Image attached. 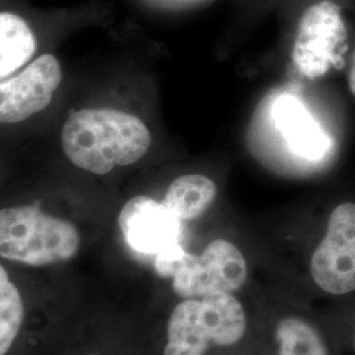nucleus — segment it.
I'll return each mask as SVG.
<instances>
[{
    "instance_id": "f257e3e1",
    "label": "nucleus",
    "mask_w": 355,
    "mask_h": 355,
    "mask_svg": "<svg viewBox=\"0 0 355 355\" xmlns=\"http://www.w3.org/2000/svg\"><path fill=\"white\" fill-rule=\"evenodd\" d=\"M62 149L73 165L96 175L136 164L148 153L152 135L139 117L114 108L70 111Z\"/></svg>"
},
{
    "instance_id": "f03ea898",
    "label": "nucleus",
    "mask_w": 355,
    "mask_h": 355,
    "mask_svg": "<svg viewBox=\"0 0 355 355\" xmlns=\"http://www.w3.org/2000/svg\"><path fill=\"white\" fill-rule=\"evenodd\" d=\"M246 329L245 308L233 293L182 299L167 321L164 355H205L240 343Z\"/></svg>"
},
{
    "instance_id": "7ed1b4c3",
    "label": "nucleus",
    "mask_w": 355,
    "mask_h": 355,
    "mask_svg": "<svg viewBox=\"0 0 355 355\" xmlns=\"http://www.w3.org/2000/svg\"><path fill=\"white\" fill-rule=\"evenodd\" d=\"M80 249L76 225L36 205L0 209V257L29 266L70 261Z\"/></svg>"
},
{
    "instance_id": "20e7f679",
    "label": "nucleus",
    "mask_w": 355,
    "mask_h": 355,
    "mask_svg": "<svg viewBox=\"0 0 355 355\" xmlns=\"http://www.w3.org/2000/svg\"><path fill=\"white\" fill-rule=\"evenodd\" d=\"M168 278L180 299L233 293L248 280V263L233 242L216 239L199 255L183 250L173 263Z\"/></svg>"
},
{
    "instance_id": "39448f33",
    "label": "nucleus",
    "mask_w": 355,
    "mask_h": 355,
    "mask_svg": "<svg viewBox=\"0 0 355 355\" xmlns=\"http://www.w3.org/2000/svg\"><path fill=\"white\" fill-rule=\"evenodd\" d=\"M347 40L341 6L333 0H320L305 10L299 21L292 61L302 76L318 79L341 64Z\"/></svg>"
},
{
    "instance_id": "423d86ee",
    "label": "nucleus",
    "mask_w": 355,
    "mask_h": 355,
    "mask_svg": "<svg viewBox=\"0 0 355 355\" xmlns=\"http://www.w3.org/2000/svg\"><path fill=\"white\" fill-rule=\"evenodd\" d=\"M309 274L320 291L330 296L355 293V203L337 204L325 234L309 262Z\"/></svg>"
},
{
    "instance_id": "0eeeda50",
    "label": "nucleus",
    "mask_w": 355,
    "mask_h": 355,
    "mask_svg": "<svg viewBox=\"0 0 355 355\" xmlns=\"http://www.w3.org/2000/svg\"><path fill=\"white\" fill-rule=\"evenodd\" d=\"M117 223L125 242L139 253L157 257L182 246V221L165 204L150 196L129 199Z\"/></svg>"
},
{
    "instance_id": "6e6552de",
    "label": "nucleus",
    "mask_w": 355,
    "mask_h": 355,
    "mask_svg": "<svg viewBox=\"0 0 355 355\" xmlns=\"http://www.w3.org/2000/svg\"><path fill=\"white\" fill-rule=\"evenodd\" d=\"M61 80L58 60L53 54H44L17 76L0 82V123H20L44 111Z\"/></svg>"
},
{
    "instance_id": "1a4fd4ad",
    "label": "nucleus",
    "mask_w": 355,
    "mask_h": 355,
    "mask_svg": "<svg viewBox=\"0 0 355 355\" xmlns=\"http://www.w3.org/2000/svg\"><path fill=\"white\" fill-rule=\"evenodd\" d=\"M274 120L293 154L316 161L328 149L322 129L297 98L284 95L274 105Z\"/></svg>"
},
{
    "instance_id": "9d476101",
    "label": "nucleus",
    "mask_w": 355,
    "mask_h": 355,
    "mask_svg": "<svg viewBox=\"0 0 355 355\" xmlns=\"http://www.w3.org/2000/svg\"><path fill=\"white\" fill-rule=\"evenodd\" d=\"M215 182L202 174H186L171 182L162 203L180 221H192L204 215L215 202Z\"/></svg>"
},
{
    "instance_id": "9b49d317",
    "label": "nucleus",
    "mask_w": 355,
    "mask_h": 355,
    "mask_svg": "<svg viewBox=\"0 0 355 355\" xmlns=\"http://www.w3.org/2000/svg\"><path fill=\"white\" fill-rule=\"evenodd\" d=\"M36 46V37L23 17L0 12V80L28 64Z\"/></svg>"
},
{
    "instance_id": "f8f14e48",
    "label": "nucleus",
    "mask_w": 355,
    "mask_h": 355,
    "mask_svg": "<svg viewBox=\"0 0 355 355\" xmlns=\"http://www.w3.org/2000/svg\"><path fill=\"white\" fill-rule=\"evenodd\" d=\"M275 338L278 355H330L318 328L299 316L282 318L275 329Z\"/></svg>"
},
{
    "instance_id": "ddd939ff",
    "label": "nucleus",
    "mask_w": 355,
    "mask_h": 355,
    "mask_svg": "<svg viewBox=\"0 0 355 355\" xmlns=\"http://www.w3.org/2000/svg\"><path fill=\"white\" fill-rule=\"evenodd\" d=\"M24 320V303L19 288L0 265V355L15 343Z\"/></svg>"
},
{
    "instance_id": "4468645a",
    "label": "nucleus",
    "mask_w": 355,
    "mask_h": 355,
    "mask_svg": "<svg viewBox=\"0 0 355 355\" xmlns=\"http://www.w3.org/2000/svg\"><path fill=\"white\" fill-rule=\"evenodd\" d=\"M347 85L350 92L355 96V49L352 54L350 58V64H349V71H347Z\"/></svg>"
},
{
    "instance_id": "2eb2a0df",
    "label": "nucleus",
    "mask_w": 355,
    "mask_h": 355,
    "mask_svg": "<svg viewBox=\"0 0 355 355\" xmlns=\"http://www.w3.org/2000/svg\"><path fill=\"white\" fill-rule=\"evenodd\" d=\"M353 350H354V353H355V331H354V336H353Z\"/></svg>"
}]
</instances>
